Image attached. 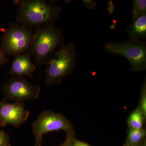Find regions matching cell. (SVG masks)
Wrapping results in <instances>:
<instances>
[{"label": "cell", "mask_w": 146, "mask_h": 146, "mask_svg": "<svg viewBox=\"0 0 146 146\" xmlns=\"http://www.w3.org/2000/svg\"><path fill=\"white\" fill-rule=\"evenodd\" d=\"M16 23L33 29L54 24L59 17L60 7L44 0L16 2Z\"/></svg>", "instance_id": "cell-1"}, {"label": "cell", "mask_w": 146, "mask_h": 146, "mask_svg": "<svg viewBox=\"0 0 146 146\" xmlns=\"http://www.w3.org/2000/svg\"><path fill=\"white\" fill-rule=\"evenodd\" d=\"M63 37L62 32L54 24L35 29L33 40L28 52L34 56L35 65L39 71L55 51Z\"/></svg>", "instance_id": "cell-2"}, {"label": "cell", "mask_w": 146, "mask_h": 146, "mask_svg": "<svg viewBox=\"0 0 146 146\" xmlns=\"http://www.w3.org/2000/svg\"><path fill=\"white\" fill-rule=\"evenodd\" d=\"M53 54V57L46 63L45 82L48 86L60 83L72 70L76 63V56L73 43L61 46Z\"/></svg>", "instance_id": "cell-3"}, {"label": "cell", "mask_w": 146, "mask_h": 146, "mask_svg": "<svg viewBox=\"0 0 146 146\" xmlns=\"http://www.w3.org/2000/svg\"><path fill=\"white\" fill-rule=\"evenodd\" d=\"M34 36L33 29L17 23H11L1 39L0 50L6 55L15 56L28 52Z\"/></svg>", "instance_id": "cell-4"}, {"label": "cell", "mask_w": 146, "mask_h": 146, "mask_svg": "<svg viewBox=\"0 0 146 146\" xmlns=\"http://www.w3.org/2000/svg\"><path fill=\"white\" fill-rule=\"evenodd\" d=\"M58 130L64 131L67 135L73 136L72 125L64 115L48 110H43L33 123L32 131L35 138V146L42 145L45 134Z\"/></svg>", "instance_id": "cell-5"}, {"label": "cell", "mask_w": 146, "mask_h": 146, "mask_svg": "<svg viewBox=\"0 0 146 146\" xmlns=\"http://www.w3.org/2000/svg\"><path fill=\"white\" fill-rule=\"evenodd\" d=\"M104 47L108 52L121 55L127 58L132 70L142 71L146 69L145 44L138 42H108L104 44Z\"/></svg>", "instance_id": "cell-6"}, {"label": "cell", "mask_w": 146, "mask_h": 146, "mask_svg": "<svg viewBox=\"0 0 146 146\" xmlns=\"http://www.w3.org/2000/svg\"><path fill=\"white\" fill-rule=\"evenodd\" d=\"M5 99L17 102L36 99L39 96L41 88L33 84L23 77L13 76L3 86Z\"/></svg>", "instance_id": "cell-7"}, {"label": "cell", "mask_w": 146, "mask_h": 146, "mask_svg": "<svg viewBox=\"0 0 146 146\" xmlns=\"http://www.w3.org/2000/svg\"><path fill=\"white\" fill-rule=\"evenodd\" d=\"M29 112L23 102H0V126L11 125L18 127L28 119Z\"/></svg>", "instance_id": "cell-8"}, {"label": "cell", "mask_w": 146, "mask_h": 146, "mask_svg": "<svg viewBox=\"0 0 146 146\" xmlns=\"http://www.w3.org/2000/svg\"><path fill=\"white\" fill-rule=\"evenodd\" d=\"M28 52L15 56L8 75L16 76L31 77L36 67Z\"/></svg>", "instance_id": "cell-9"}, {"label": "cell", "mask_w": 146, "mask_h": 146, "mask_svg": "<svg viewBox=\"0 0 146 146\" xmlns=\"http://www.w3.org/2000/svg\"><path fill=\"white\" fill-rule=\"evenodd\" d=\"M129 33L135 40L145 37L146 35V14H143L132 21L129 28Z\"/></svg>", "instance_id": "cell-10"}, {"label": "cell", "mask_w": 146, "mask_h": 146, "mask_svg": "<svg viewBox=\"0 0 146 146\" xmlns=\"http://www.w3.org/2000/svg\"><path fill=\"white\" fill-rule=\"evenodd\" d=\"M145 116L140 108H136L131 114L128 119L129 126L131 129H142Z\"/></svg>", "instance_id": "cell-11"}, {"label": "cell", "mask_w": 146, "mask_h": 146, "mask_svg": "<svg viewBox=\"0 0 146 146\" xmlns=\"http://www.w3.org/2000/svg\"><path fill=\"white\" fill-rule=\"evenodd\" d=\"M145 135V131L143 129L130 128L128 135V143L130 145H137L142 141Z\"/></svg>", "instance_id": "cell-12"}, {"label": "cell", "mask_w": 146, "mask_h": 146, "mask_svg": "<svg viewBox=\"0 0 146 146\" xmlns=\"http://www.w3.org/2000/svg\"><path fill=\"white\" fill-rule=\"evenodd\" d=\"M146 0H135L133 1V7L132 9L133 20L141 15L146 13Z\"/></svg>", "instance_id": "cell-13"}, {"label": "cell", "mask_w": 146, "mask_h": 146, "mask_svg": "<svg viewBox=\"0 0 146 146\" xmlns=\"http://www.w3.org/2000/svg\"><path fill=\"white\" fill-rule=\"evenodd\" d=\"M0 146H11L9 135L4 130H0Z\"/></svg>", "instance_id": "cell-14"}, {"label": "cell", "mask_w": 146, "mask_h": 146, "mask_svg": "<svg viewBox=\"0 0 146 146\" xmlns=\"http://www.w3.org/2000/svg\"><path fill=\"white\" fill-rule=\"evenodd\" d=\"M141 107H140L141 111L145 117L146 115V89L145 83L144 84L142 88V96L141 102Z\"/></svg>", "instance_id": "cell-15"}, {"label": "cell", "mask_w": 146, "mask_h": 146, "mask_svg": "<svg viewBox=\"0 0 146 146\" xmlns=\"http://www.w3.org/2000/svg\"><path fill=\"white\" fill-rule=\"evenodd\" d=\"M9 61V58L7 57V55L5 54L0 50V67L2 65L8 63Z\"/></svg>", "instance_id": "cell-16"}, {"label": "cell", "mask_w": 146, "mask_h": 146, "mask_svg": "<svg viewBox=\"0 0 146 146\" xmlns=\"http://www.w3.org/2000/svg\"><path fill=\"white\" fill-rule=\"evenodd\" d=\"M72 136L68 135L67 140L63 145L61 146H72Z\"/></svg>", "instance_id": "cell-17"}, {"label": "cell", "mask_w": 146, "mask_h": 146, "mask_svg": "<svg viewBox=\"0 0 146 146\" xmlns=\"http://www.w3.org/2000/svg\"><path fill=\"white\" fill-rule=\"evenodd\" d=\"M72 146H90L87 144L78 140H73Z\"/></svg>", "instance_id": "cell-18"}, {"label": "cell", "mask_w": 146, "mask_h": 146, "mask_svg": "<svg viewBox=\"0 0 146 146\" xmlns=\"http://www.w3.org/2000/svg\"><path fill=\"white\" fill-rule=\"evenodd\" d=\"M84 2L83 1L84 3H85V5L86 6L88 7L89 8H90L91 7V8H93V6H95V4H94L93 3H94V2H93V1H84Z\"/></svg>", "instance_id": "cell-19"}, {"label": "cell", "mask_w": 146, "mask_h": 146, "mask_svg": "<svg viewBox=\"0 0 146 146\" xmlns=\"http://www.w3.org/2000/svg\"><path fill=\"white\" fill-rule=\"evenodd\" d=\"M131 146H140L139 145H131Z\"/></svg>", "instance_id": "cell-20"}, {"label": "cell", "mask_w": 146, "mask_h": 146, "mask_svg": "<svg viewBox=\"0 0 146 146\" xmlns=\"http://www.w3.org/2000/svg\"><path fill=\"white\" fill-rule=\"evenodd\" d=\"M42 146V145H40V146Z\"/></svg>", "instance_id": "cell-21"}]
</instances>
